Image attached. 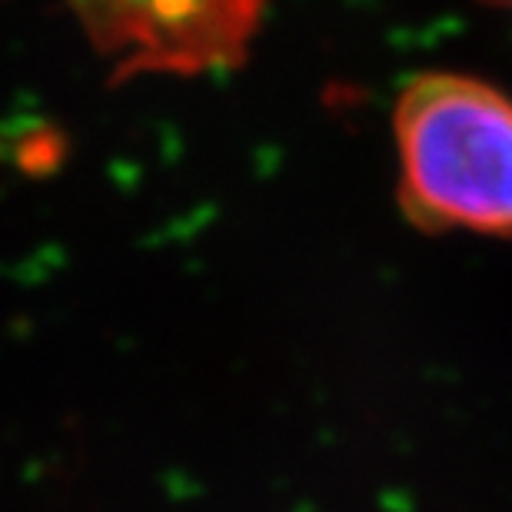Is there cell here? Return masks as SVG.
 Returning <instances> with one entry per match:
<instances>
[{
  "label": "cell",
  "mask_w": 512,
  "mask_h": 512,
  "mask_svg": "<svg viewBox=\"0 0 512 512\" xmlns=\"http://www.w3.org/2000/svg\"><path fill=\"white\" fill-rule=\"evenodd\" d=\"M399 203L423 230L512 237V97L466 74H423L396 104Z\"/></svg>",
  "instance_id": "cell-1"
},
{
  "label": "cell",
  "mask_w": 512,
  "mask_h": 512,
  "mask_svg": "<svg viewBox=\"0 0 512 512\" xmlns=\"http://www.w3.org/2000/svg\"><path fill=\"white\" fill-rule=\"evenodd\" d=\"M90 10L143 57L220 60L250 34L256 0H104Z\"/></svg>",
  "instance_id": "cell-2"
},
{
  "label": "cell",
  "mask_w": 512,
  "mask_h": 512,
  "mask_svg": "<svg viewBox=\"0 0 512 512\" xmlns=\"http://www.w3.org/2000/svg\"><path fill=\"white\" fill-rule=\"evenodd\" d=\"M486 4H493V7H499V10H503V14L512 20V0H486Z\"/></svg>",
  "instance_id": "cell-3"
}]
</instances>
